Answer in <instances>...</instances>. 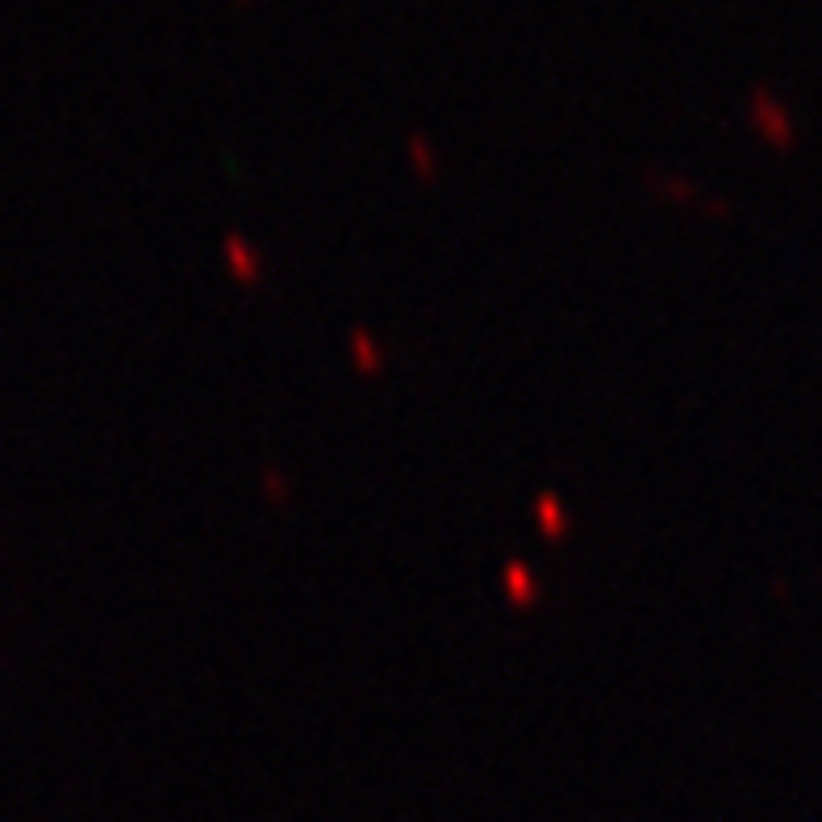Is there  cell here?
Returning <instances> with one entry per match:
<instances>
[{"mask_svg": "<svg viewBox=\"0 0 822 822\" xmlns=\"http://www.w3.org/2000/svg\"><path fill=\"white\" fill-rule=\"evenodd\" d=\"M222 255H226V268H230V275L243 284V289H255L259 280H263V255L255 251L251 238H243L238 230H230L226 238H222Z\"/></svg>", "mask_w": 822, "mask_h": 822, "instance_id": "cell-1", "label": "cell"}, {"mask_svg": "<svg viewBox=\"0 0 822 822\" xmlns=\"http://www.w3.org/2000/svg\"><path fill=\"white\" fill-rule=\"evenodd\" d=\"M502 593L514 610H534L539 606V572L530 568L527 560H506L502 568Z\"/></svg>", "mask_w": 822, "mask_h": 822, "instance_id": "cell-2", "label": "cell"}, {"mask_svg": "<svg viewBox=\"0 0 822 822\" xmlns=\"http://www.w3.org/2000/svg\"><path fill=\"white\" fill-rule=\"evenodd\" d=\"M747 109H752V122H756V126L764 130L773 143H789V134H793V130H789V122H785V109L773 101V92H768V88H764V85L752 88Z\"/></svg>", "mask_w": 822, "mask_h": 822, "instance_id": "cell-3", "label": "cell"}, {"mask_svg": "<svg viewBox=\"0 0 822 822\" xmlns=\"http://www.w3.org/2000/svg\"><path fill=\"white\" fill-rule=\"evenodd\" d=\"M534 527H539V534H543L548 543L568 539V530H572L568 506H564V502L551 493V488H543V493L534 497Z\"/></svg>", "mask_w": 822, "mask_h": 822, "instance_id": "cell-4", "label": "cell"}, {"mask_svg": "<svg viewBox=\"0 0 822 822\" xmlns=\"http://www.w3.org/2000/svg\"><path fill=\"white\" fill-rule=\"evenodd\" d=\"M347 347H351V363H356V372L363 380H376L380 372H384V351H380L376 335H372L368 326H351Z\"/></svg>", "mask_w": 822, "mask_h": 822, "instance_id": "cell-5", "label": "cell"}, {"mask_svg": "<svg viewBox=\"0 0 822 822\" xmlns=\"http://www.w3.org/2000/svg\"><path fill=\"white\" fill-rule=\"evenodd\" d=\"M409 164H414V176L423 180V184H435L439 180V150H435V143L426 138V134H409Z\"/></svg>", "mask_w": 822, "mask_h": 822, "instance_id": "cell-6", "label": "cell"}, {"mask_svg": "<svg viewBox=\"0 0 822 822\" xmlns=\"http://www.w3.org/2000/svg\"><path fill=\"white\" fill-rule=\"evenodd\" d=\"M648 189L660 192V196H668V201H689V205H697V184H689V180H680V176H660V171H648Z\"/></svg>", "mask_w": 822, "mask_h": 822, "instance_id": "cell-7", "label": "cell"}, {"mask_svg": "<svg viewBox=\"0 0 822 822\" xmlns=\"http://www.w3.org/2000/svg\"><path fill=\"white\" fill-rule=\"evenodd\" d=\"M263 481H268V497H272V502H284V497H289V481H284L275 468H263Z\"/></svg>", "mask_w": 822, "mask_h": 822, "instance_id": "cell-8", "label": "cell"}]
</instances>
